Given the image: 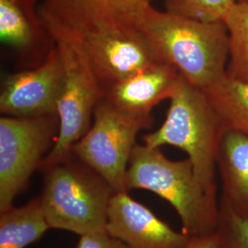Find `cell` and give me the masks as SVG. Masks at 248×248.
I'll list each match as a JSON object with an SVG mask.
<instances>
[{
	"instance_id": "6da1fadb",
	"label": "cell",
	"mask_w": 248,
	"mask_h": 248,
	"mask_svg": "<svg viewBox=\"0 0 248 248\" xmlns=\"http://www.w3.org/2000/svg\"><path fill=\"white\" fill-rule=\"evenodd\" d=\"M137 28L160 62L196 88L206 91L226 76L229 36L223 21H201L151 5Z\"/></svg>"
},
{
	"instance_id": "7a4b0ae2",
	"label": "cell",
	"mask_w": 248,
	"mask_h": 248,
	"mask_svg": "<svg viewBox=\"0 0 248 248\" xmlns=\"http://www.w3.org/2000/svg\"><path fill=\"white\" fill-rule=\"evenodd\" d=\"M144 189L167 201L176 211L182 232L189 237L217 230L219 202L202 185L191 161H174L160 147L137 143L133 148L127 175L126 190Z\"/></svg>"
},
{
	"instance_id": "3957f363",
	"label": "cell",
	"mask_w": 248,
	"mask_h": 248,
	"mask_svg": "<svg viewBox=\"0 0 248 248\" xmlns=\"http://www.w3.org/2000/svg\"><path fill=\"white\" fill-rule=\"evenodd\" d=\"M43 191L39 196L51 229L79 236L106 232L108 210L115 189L73 152L42 166Z\"/></svg>"
},
{
	"instance_id": "277c9868",
	"label": "cell",
	"mask_w": 248,
	"mask_h": 248,
	"mask_svg": "<svg viewBox=\"0 0 248 248\" xmlns=\"http://www.w3.org/2000/svg\"><path fill=\"white\" fill-rule=\"evenodd\" d=\"M169 99L164 123L156 131L142 135V142L151 147L171 145L184 151L204 188L217 197L215 171L224 131L222 121L206 92L182 77Z\"/></svg>"
},
{
	"instance_id": "5b68a950",
	"label": "cell",
	"mask_w": 248,
	"mask_h": 248,
	"mask_svg": "<svg viewBox=\"0 0 248 248\" xmlns=\"http://www.w3.org/2000/svg\"><path fill=\"white\" fill-rule=\"evenodd\" d=\"M54 40L63 70L57 102L59 131L42 166L62 159L71 153L73 145L89 131L95 108L103 97L79 39L56 36Z\"/></svg>"
},
{
	"instance_id": "8992f818",
	"label": "cell",
	"mask_w": 248,
	"mask_h": 248,
	"mask_svg": "<svg viewBox=\"0 0 248 248\" xmlns=\"http://www.w3.org/2000/svg\"><path fill=\"white\" fill-rule=\"evenodd\" d=\"M57 115L0 118V212L14 205L58 135Z\"/></svg>"
},
{
	"instance_id": "52a82bcc",
	"label": "cell",
	"mask_w": 248,
	"mask_h": 248,
	"mask_svg": "<svg viewBox=\"0 0 248 248\" xmlns=\"http://www.w3.org/2000/svg\"><path fill=\"white\" fill-rule=\"evenodd\" d=\"M154 119L130 115L101 98L89 131L72 152L104 177L116 192L126 190V175L139 133Z\"/></svg>"
},
{
	"instance_id": "ba28073f",
	"label": "cell",
	"mask_w": 248,
	"mask_h": 248,
	"mask_svg": "<svg viewBox=\"0 0 248 248\" xmlns=\"http://www.w3.org/2000/svg\"><path fill=\"white\" fill-rule=\"evenodd\" d=\"M152 0H41L40 15L52 35L82 39L113 29L137 28Z\"/></svg>"
},
{
	"instance_id": "9c48e42d",
	"label": "cell",
	"mask_w": 248,
	"mask_h": 248,
	"mask_svg": "<svg viewBox=\"0 0 248 248\" xmlns=\"http://www.w3.org/2000/svg\"><path fill=\"white\" fill-rule=\"evenodd\" d=\"M80 42L102 94L134 73L162 63L138 28L103 31Z\"/></svg>"
},
{
	"instance_id": "30bf717a",
	"label": "cell",
	"mask_w": 248,
	"mask_h": 248,
	"mask_svg": "<svg viewBox=\"0 0 248 248\" xmlns=\"http://www.w3.org/2000/svg\"><path fill=\"white\" fill-rule=\"evenodd\" d=\"M62 62L57 46L45 62L6 76L1 84L0 111L12 117L57 115Z\"/></svg>"
},
{
	"instance_id": "8fae6325",
	"label": "cell",
	"mask_w": 248,
	"mask_h": 248,
	"mask_svg": "<svg viewBox=\"0 0 248 248\" xmlns=\"http://www.w3.org/2000/svg\"><path fill=\"white\" fill-rule=\"evenodd\" d=\"M106 232L129 248H182L190 238L171 228L128 191L116 192L111 198Z\"/></svg>"
},
{
	"instance_id": "7c38bea8",
	"label": "cell",
	"mask_w": 248,
	"mask_h": 248,
	"mask_svg": "<svg viewBox=\"0 0 248 248\" xmlns=\"http://www.w3.org/2000/svg\"><path fill=\"white\" fill-rule=\"evenodd\" d=\"M41 0H0V39L23 69L45 62L55 40L40 15Z\"/></svg>"
},
{
	"instance_id": "4fadbf2b",
	"label": "cell",
	"mask_w": 248,
	"mask_h": 248,
	"mask_svg": "<svg viewBox=\"0 0 248 248\" xmlns=\"http://www.w3.org/2000/svg\"><path fill=\"white\" fill-rule=\"evenodd\" d=\"M180 78L173 67L156 63L116 83L102 98L130 115L153 119V108L171 98Z\"/></svg>"
},
{
	"instance_id": "5bb4252c",
	"label": "cell",
	"mask_w": 248,
	"mask_h": 248,
	"mask_svg": "<svg viewBox=\"0 0 248 248\" xmlns=\"http://www.w3.org/2000/svg\"><path fill=\"white\" fill-rule=\"evenodd\" d=\"M222 179L220 202L248 216V135L232 129L222 132L216 156Z\"/></svg>"
},
{
	"instance_id": "9a60e30c",
	"label": "cell",
	"mask_w": 248,
	"mask_h": 248,
	"mask_svg": "<svg viewBox=\"0 0 248 248\" xmlns=\"http://www.w3.org/2000/svg\"><path fill=\"white\" fill-rule=\"evenodd\" d=\"M51 227L41 199L0 212V248H25L42 238Z\"/></svg>"
},
{
	"instance_id": "2e32d148",
	"label": "cell",
	"mask_w": 248,
	"mask_h": 248,
	"mask_svg": "<svg viewBox=\"0 0 248 248\" xmlns=\"http://www.w3.org/2000/svg\"><path fill=\"white\" fill-rule=\"evenodd\" d=\"M224 129L248 135V83L225 76L205 91Z\"/></svg>"
},
{
	"instance_id": "e0dca14e",
	"label": "cell",
	"mask_w": 248,
	"mask_h": 248,
	"mask_svg": "<svg viewBox=\"0 0 248 248\" xmlns=\"http://www.w3.org/2000/svg\"><path fill=\"white\" fill-rule=\"evenodd\" d=\"M223 22L229 36L226 75L248 83V4L236 2Z\"/></svg>"
},
{
	"instance_id": "ac0fdd59",
	"label": "cell",
	"mask_w": 248,
	"mask_h": 248,
	"mask_svg": "<svg viewBox=\"0 0 248 248\" xmlns=\"http://www.w3.org/2000/svg\"><path fill=\"white\" fill-rule=\"evenodd\" d=\"M235 3V0H164L165 9L170 13L208 22L223 21Z\"/></svg>"
},
{
	"instance_id": "d6986e66",
	"label": "cell",
	"mask_w": 248,
	"mask_h": 248,
	"mask_svg": "<svg viewBox=\"0 0 248 248\" xmlns=\"http://www.w3.org/2000/svg\"><path fill=\"white\" fill-rule=\"evenodd\" d=\"M217 232L221 248H248V216L240 215L219 202Z\"/></svg>"
},
{
	"instance_id": "ffe728a7",
	"label": "cell",
	"mask_w": 248,
	"mask_h": 248,
	"mask_svg": "<svg viewBox=\"0 0 248 248\" xmlns=\"http://www.w3.org/2000/svg\"><path fill=\"white\" fill-rule=\"evenodd\" d=\"M76 248H129L107 232L80 236Z\"/></svg>"
},
{
	"instance_id": "44dd1931",
	"label": "cell",
	"mask_w": 248,
	"mask_h": 248,
	"mask_svg": "<svg viewBox=\"0 0 248 248\" xmlns=\"http://www.w3.org/2000/svg\"><path fill=\"white\" fill-rule=\"evenodd\" d=\"M182 248H221L219 234L215 231L206 235L190 237Z\"/></svg>"
},
{
	"instance_id": "7402d4cb",
	"label": "cell",
	"mask_w": 248,
	"mask_h": 248,
	"mask_svg": "<svg viewBox=\"0 0 248 248\" xmlns=\"http://www.w3.org/2000/svg\"><path fill=\"white\" fill-rule=\"evenodd\" d=\"M236 2H241V3H246L248 4V0H235Z\"/></svg>"
}]
</instances>
